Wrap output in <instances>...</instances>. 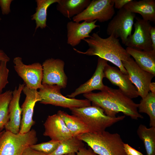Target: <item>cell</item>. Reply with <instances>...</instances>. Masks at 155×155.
<instances>
[{
	"instance_id": "obj_9",
	"label": "cell",
	"mask_w": 155,
	"mask_h": 155,
	"mask_svg": "<svg viewBox=\"0 0 155 155\" xmlns=\"http://www.w3.org/2000/svg\"><path fill=\"white\" fill-rule=\"evenodd\" d=\"M14 69L18 75L23 80L28 88L36 90L42 86L43 69L42 65L37 62L27 65L23 62L19 57L13 60Z\"/></svg>"
},
{
	"instance_id": "obj_38",
	"label": "cell",
	"mask_w": 155,
	"mask_h": 155,
	"mask_svg": "<svg viewBox=\"0 0 155 155\" xmlns=\"http://www.w3.org/2000/svg\"><path fill=\"white\" fill-rule=\"evenodd\" d=\"M64 155H76L75 153H70L69 154Z\"/></svg>"
},
{
	"instance_id": "obj_16",
	"label": "cell",
	"mask_w": 155,
	"mask_h": 155,
	"mask_svg": "<svg viewBox=\"0 0 155 155\" xmlns=\"http://www.w3.org/2000/svg\"><path fill=\"white\" fill-rule=\"evenodd\" d=\"M43 135L59 142L73 137L60 116L57 113L49 116L44 123Z\"/></svg>"
},
{
	"instance_id": "obj_6",
	"label": "cell",
	"mask_w": 155,
	"mask_h": 155,
	"mask_svg": "<svg viewBox=\"0 0 155 155\" xmlns=\"http://www.w3.org/2000/svg\"><path fill=\"white\" fill-rule=\"evenodd\" d=\"M61 88L57 85L42 84L38 93L41 98V103L50 104L56 106L69 108V109L91 105L88 100L78 99L67 98L61 93Z\"/></svg>"
},
{
	"instance_id": "obj_29",
	"label": "cell",
	"mask_w": 155,
	"mask_h": 155,
	"mask_svg": "<svg viewBox=\"0 0 155 155\" xmlns=\"http://www.w3.org/2000/svg\"><path fill=\"white\" fill-rule=\"evenodd\" d=\"M7 63L5 61H0V94L2 93L3 89L9 83L8 78L9 71L7 67Z\"/></svg>"
},
{
	"instance_id": "obj_40",
	"label": "cell",
	"mask_w": 155,
	"mask_h": 155,
	"mask_svg": "<svg viewBox=\"0 0 155 155\" xmlns=\"http://www.w3.org/2000/svg\"><path fill=\"white\" fill-rule=\"evenodd\" d=\"M1 18L0 17V22L1 21Z\"/></svg>"
},
{
	"instance_id": "obj_1",
	"label": "cell",
	"mask_w": 155,
	"mask_h": 155,
	"mask_svg": "<svg viewBox=\"0 0 155 155\" xmlns=\"http://www.w3.org/2000/svg\"><path fill=\"white\" fill-rule=\"evenodd\" d=\"M92 105L99 107L107 115L116 117L119 113L134 120L143 119V117L138 111V104L125 95L120 90L106 86L100 92H90L83 94Z\"/></svg>"
},
{
	"instance_id": "obj_8",
	"label": "cell",
	"mask_w": 155,
	"mask_h": 155,
	"mask_svg": "<svg viewBox=\"0 0 155 155\" xmlns=\"http://www.w3.org/2000/svg\"><path fill=\"white\" fill-rule=\"evenodd\" d=\"M135 15L124 8L119 9L108 23L107 34L116 38H120L125 44L128 37L131 34Z\"/></svg>"
},
{
	"instance_id": "obj_12",
	"label": "cell",
	"mask_w": 155,
	"mask_h": 155,
	"mask_svg": "<svg viewBox=\"0 0 155 155\" xmlns=\"http://www.w3.org/2000/svg\"><path fill=\"white\" fill-rule=\"evenodd\" d=\"M134 24V31L127 38L125 45L127 47L144 51L153 50L150 30L152 26L150 22L135 17Z\"/></svg>"
},
{
	"instance_id": "obj_20",
	"label": "cell",
	"mask_w": 155,
	"mask_h": 155,
	"mask_svg": "<svg viewBox=\"0 0 155 155\" xmlns=\"http://www.w3.org/2000/svg\"><path fill=\"white\" fill-rule=\"evenodd\" d=\"M123 8L132 13L140 14L144 20L155 22L154 0H131Z\"/></svg>"
},
{
	"instance_id": "obj_7",
	"label": "cell",
	"mask_w": 155,
	"mask_h": 155,
	"mask_svg": "<svg viewBox=\"0 0 155 155\" xmlns=\"http://www.w3.org/2000/svg\"><path fill=\"white\" fill-rule=\"evenodd\" d=\"M115 13L113 0H93L82 12L72 19L77 22L83 21L90 22L95 20L103 22L111 19Z\"/></svg>"
},
{
	"instance_id": "obj_35",
	"label": "cell",
	"mask_w": 155,
	"mask_h": 155,
	"mask_svg": "<svg viewBox=\"0 0 155 155\" xmlns=\"http://www.w3.org/2000/svg\"><path fill=\"white\" fill-rule=\"evenodd\" d=\"M150 38L153 49L155 50V27L152 26L150 30Z\"/></svg>"
},
{
	"instance_id": "obj_15",
	"label": "cell",
	"mask_w": 155,
	"mask_h": 155,
	"mask_svg": "<svg viewBox=\"0 0 155 155\" xmlns=\"http://www.w3.org/2000/svg\"><path fill=\"white\" fill-rule=\"evenodd\" d=\"M106 60L98 57L96 69L91 78L84 83L81 85L71 94L67 95L68 98H74L81 94L92 92L94 90H104L106 86L104 85L103 79L104 77V70L108 64Z\"/></svg>"
},
{
	"instance_id": "obj_33",
	"label": "cell",
	"mask_w": 155,
	"mask_h": 155,
	"mask_svg": "<svg viewBox=\"0 0 155 155\" xmlns=\"http://www.w3.org/2000/svg\"><path fill=\"white\" fill-rule=\"evenodd\" d=\"M76 155H97L89 147L87 149L84 147L81 148L76 153Z\"/></svg>"
},
{
	"instance_id": "obj_14",
	"label": "cell",
	"mask_w": 155,
	"mask_h": 155,
	"mask_svg": "<svg viewBox=\"0 0 155 155\" xmlns=\"http://www.w3.org/2000/svg\"><path fill=\"white\" fill-rule=\"evenodd\" d=\"M105 78L113 84L117 86L125 95L132 99L139 96L137 91L128 74L123 73L117 67L107 64L104 70Z\"/></svg>"
},
{
	"instance_id": "obj_4",
	"label": "cell",
	"mask_w": 155,
	"mask_h": 155,
	"mask_svg": "<svg viewBox=\"0 0 155 155\" xmlns=\"http://www.w3.org/2000/svg\"><path fill=\"white\" fill-rule=\"evenodd\" d=\"M71 113L80 120L87 127L89 132H102L107 127L123 120L125 115L112 117L106 115L102 109L92 105L70 109Z\"/></svg>"
},
{
	"instance_id": "obj_26",
	"label": "cell",
	"mask_w": 155,
	"mask_h": 155,
	"mask_svg": "<svg viewBox=\"0 0 155 155\" xmlns=\"http://www.w3.org/2000/svg\"><path fill=\"white\" fill-rule=\"evenodd\" d=\"M138 111L148 115L150 126L155 127V94L150 92L138 104Z\"/></svg>"
},
{
	"instance_id": "obj_22",
	"label": "cell",
	"mask_w": 155,
	"mask_h": 155,
	"mask_svg": "<svg viewBox=\"0 0 155 155\" xmlns=\"http://www.w3.org/2000/svg\"><path fill=\"white\" fill-rule=\"evenodd\" d=\"M57 113L64 121L73 137H77L82 134L89 132L86 126L75 116L70 115L61 110L59 111Z\"/></svg>"
},
{
	"instance_id": "obj_27",
	"label": "cell",
	"mask_w": 155,
	"mask_h": 155,
	"mask_svg": "<svg viewBox=\"0 0 155 155\" xmlns=\"http://www.w3.org/2000/svg\"><path fill=\"white\" fill-rule=\"evenodd\" d=\"M12 93V91L9 90L0 94V132L9 120L8 108Z\"/></svg>"
},
{
	"instance_id": "obj_23",
	"label": "cell",
	"mask_w": 155,
	"mask_h": 155,
	"mask_svg": "<svg viewBox=\"0 0 155 155\" xmlns=\"http://www.w3.org/2000/svg\"><path fill=\"white\" fill-rule=\"evenodd\" d=\"M137 133L144 143L146 155H155V127L148 128L141 124L137 128Z\"/></svg>"
},
{
	"instance_id": "obj_37",
	"label": "cell",
	"mask_w": 155,
	"mask_h": 155,
	"mask_svg": "<svg viewBox=\"0 0 155 155\" xmlns=\"http://www.w3.org/2000/svg\"><path fill=\"white\" fill-rule=\"evenodd\" d=\"M149 91L152 93L155 94V83L154 82H151L149 85Z\"/></svg>"
},
{
	"instance_id": "obj_34",
	"label": "cell",
	"mask_w": 155,
	"mask_h": 155,
	"mask_svg": "<svg viewBox=\"0 0 155 155\" xmlns=\"http://www.w3.org/2000/svg\"><path fill=\"white\" fill-rule=\"evenodd\" d=\"M22 155H48L44 153L34 150L29 147L26 148Z\"/></svg>"
},
{
	"instance_id": "obj_13",
	"label": "cell",
	"mask_w": 155,
	"mask_h": 155,
	"mask_svg": "<svg viewBox=\"0 0 155 155\" xmlns=\"http://www.w3.org/2000/svg\"><path fill=\"white\" fill-rule=\"evenodd\" d=\"M22 91L26 98L21 107L22 117L19 133H24L30 131L35 123L32 118L34 108L36 103L40 102L41 99L37 90L30 88L25 85Z\"/></svg>"
},
{
	"instance_id": "obj_30",
	"label": "cell",
	"mask_w": 155,
	"mask_h": 155,
	"mask_svg": "<svg viewBox=\"0 0 155 155\" xmlns=\"http://www.w3.org/2000/svg\"><path fill=\"white\" fill-rule=\"evenodd\" d=\"M12 0H0V7L2 14L7 15L11 12L10 5Z\"/></svg>"
},
{
	"instance_id": "obj_3",
	"label": "cell",
	"mask_w": 155,
	"mask_h": 155,
	"mask_svg": "<svg viewBox=\"0 0 155 155\" xmlns=\"http://www.w3.org/2000/svg\"><path fill=\"white\" fill-rule=\"evenodd\" d=\"M86 143L96 154L98 155H127L120 135L104 131L93 133L89 132L77 137Z\"/></svg>"
},
{
	"instance_id": "obj_28",
	"label": "cell",
	"mask_w": 155,
	"mask_h": 155,
	"mask_svg": "<svg viewBox=\"0 0 155 155\" xmlns=\"http://www.w3.org/2000/svg\"><path fill=\"white\" fill-rule=\"evenodd\" d=\"M60 142L51 140L50 141L30 146L32 149L49 155L54 151L57 148Z\"/></svg>"
},
{
	"instance_id": "obj_25",
	"label": "cell",
	"mask_w": 155,
	"mask_h": 155,
	"mask_svg": "<svg viewBox=\"0 0 155 155\" xmlns=\"http://www.w3.org/2000/svg\"><path fill=\"white\" fill-rule=\"evenodd\" d=\"M84 146L83 142L77 137H73L60 142L56 150L49 155H64L75 153Z\"/></svg>"
},
{
	"instance_id": "obj_17",
	"label": "cell",
	"mask_w": 155,
	"mask_h": 155,
	"mask_svg": "<svg viewBox=\"0 0 155 155\" xmlns=\"http://www.w3.org/2000/svg\"><path fill=\"white\" fill-rule=\"evenodd\" d=\"M25 84H20L13 91L12 96L9 108V120L5 125V130L17 134L19 133L22 110L20 105V100Z\"/></svg>"
},
{
	"instance_id": "obj_24",
	"label": "cell",
	"mask_w": 155,
	"mask_h": 155,
	"mask_svg": "<svg viewBox=\"0 0 155 155\" xmlns=\"http://www.w3.org/2000/svg\"><path fill=\"white\" fill-rule=\"evenodd\" d=\"M59 0H36L37 7L35 12L31 16V20L35 21V31L40 28L41 29L46 26L47 10L52 4L57 3Z\"/></svg>"
},
{
	"instance_id": "obj_18",
	"label": "cell",
	"mask_w": 155,
	"mask_h": 155,
	"mask_svg": "<svg viewBox=\"0 0 155 155\" xmlns=\"http://www.w3.org/2000/svg\"><path fill=\"white\" fill-rule=\"evenodd\" d=\"M97 21L89 22L84 21L80 23L73 21L68 22L67 24V43L72 46L78 45L82 40L91 37L89 34L99 26L96 24Z\"/></svg>"
},
{
	"instance_id": "obj_32",
	"label": "cell",
	"mask_w": 155,
	"mask_h": 155,
	"mask_svg": "<svg viewBox=\"0 0 155 155\" xmlns=\"http://www.w3.org/2000/svg\"><path fill=\"white\" fill-rule=\"evenodd\" d=\"M131 0H113L114 3V7L120 9Z\"/></svg>"
},
{
	"instance_id": "obj_11",
	"label": "cell",
	"mask_w": 155,
	"mask_h": 155,
	"mask_svg": "<svg viewBox=\"0 0 155 155\" xmlns=\"http://www.w3.org/2000/svg\"><path fill=\"white\" fill-rule=\"evenodd\" d=\"M65 63L59 59L49 58L42 63V84L57 85L61 89L67 86V78L64 70Z\"/></svg>"
},
{
	"instance_id": "obj_21",
	"label": "cell",
	"mask_w": 155,
	"mask_h": 155,
	"mask_svg": "<svg viewBox=\"0 0 155 155\" xmlns=\"http://www.w3.org/2000/svg\"><path fill=\"white\" fill-rule=\"evenodd\" d=\"M91 1L90 0H59L56 8L64 16L70 18L82 12Z\"/></svg>"
},
{
	"instance_id": "obj_5",
	"label": "cell",
	"mask_w": 155,
	"mask_h": 155,
	"mask_svg": "<svg viewBox=\"0 0 155 155\" xmlns=\"http://www.w3.org/2000/svg\"><path fill=\"white\" fill-rule=\"evenodd\" d=\"M37 141L34 129L24 133L3 131L0 135V155H22L26 148L36 144Z\"/></svg>"
},
{
	"instance_id": "obj_36",
	"label": "cell",
	"mask_w": 155,
	"mask_h": 155,
	"mask_svg": "<svg viewBox=\"0 0 155 155\" xmlns=\"http://www.w3.org/2000/svg\"><path fill=\"white\" fill-rule=\"evenodd\" d=\"M10 59L4 51L0 49V61H5L7 62L9 61Z\"/></svg>"
},
{
	"instance_id": "obj_31",
	"label": "cell",
	"mask_w": 155,
	"mask_h": 155,
	"mask_svg": "<svg viewBox=\"0 0 155 155\" xmlns=\"http://www.w3.org/2000/svg\"><path fill=\"white\" fill-rule=\"evenodd\" d=\"M125 151L127 155H144L141 152L131 147L127 143H124Z\"/></svg>"
},
{
	"instance_id": "obj_41",
	"label": "cell",
	"mask_w": 155,
	"mask_h": 155,
	"mask_svg": "<svg viewBox=\"0 0 155 155\" xmlns=\"http://www.w3.org/2000/svg\"></svg>"
},
{
	"instance_id": "obj_10",
	"label": "cell",
	"mask_w": 155,
	"mask_h": 155,
	"mask_svg": "<svg viewBox=\"0 0 155 155\" xmlns=\"http://www.w3.org/2000/svg\"><path fill=\"white\" fill-rule=\"evenodd\" d=\"M122 63L130 80L136 87L139 96L143 98L150 92L149 85L155 76L141 69L131 57Z\"/></svg>"
},
{
	"instance_id": "obj_2",
	"label": "cell",
	"mask_w": 155,
	"mask_h": 155,
	"mask_svg": "<svg viewBox=\"0 0 155 155\" xmlns=\"http://www.w3.org/2000/svg\"><path fill=\"white\" fill-rule=\"evenodd\" d=\"M83 40L88 44L89 48L85 52H82L73 48L76 52L88 56L97 55L111 62L123 73L128 74L122 61L131 56L121 46L118 38L112 35L103 38L97 33H94L91 37Z\"/></svg>"
},
{
	"instance_id": "obj_19",
	"label": "cell",
	"mask_w": 155,
	"mask_h": 155,
	"mask_svg": "<svg viewBox=\"0 0 155 155\" xmlns=\"http://www.w3.org/2000/svg\"><path fill=\"white\" fill-rule=\"evenodd\" d=\"M125 49L140 67L155 75V50L144 51L129 47Z\"/></svg>"
},
{
	"instance_id": "obj_39",
	"label": "cell",
	"mask_w": 155,
	"mask_h": 155,
	"mask_svg": "<svg viewBox=\"0 0 155 155\" xmlns=\"http://www.w3.org/2000/svg\"><path fill=\"white\" fill-rule=\"evenodd\" d=\"M2 131H1V132H0V135L2 133Z\"/></svg>"
}]
</instances>
